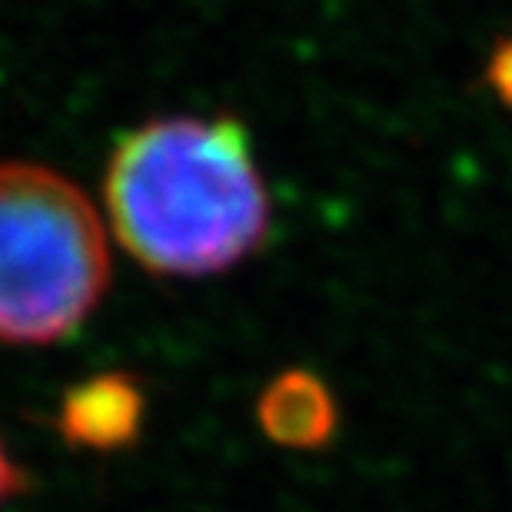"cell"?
I'll return each instance as SVG.
<instances>
[{"mask_svg": "<svg viewBox=\"0 0 512 512\" xmlns=\"http://www.w3.org/2000/svg\"><path fill=\"white\" fill-rule=\"evenodd\" d=\"M107 220L143 270L173 280L227 273L263 250L273 203L237 117H153L117 143Z\"/></svg>", "mask_w": 512, "mask_h": 512, "instance_id": "1", "label": "cell"}, {"mask_svg": "<svg viewBox=\"0 0 512 512\" xmlns=\"http://www.w3.org/2000/svg\"><path fill=\"white\" fill-rule=\"evenodd\" d=\"M107 286V227L87 193L44 163H0V343L67 340Z\"/></svg>", "mask_w": 512, "mask_h": 512, "instance_id": "2", "label": "cell"}, {"mask_svg": "<svg viewBox=\"0 0 512 512\" xmlns=\"http://www.w3.org/2000/svg\"><path fill=\"white\" fill-rule=\"evenodd\" d=\"M147 393L133 373H97L74 383L60 399L57 429L70 446L90 453H117L140 439Z\"/></svg>", "mask_w": 512, "mask_h": 512, "instance_id": "3", "label": "cell"}, {"mask_svg": "<svg viewBox=\"0 0 512 512\" xmlns=\"http://www.w3.org/2000/svg\"><path fill=\"white\" fill-rule=\"evenodd\" d=\"M256 423L286 449H316L336 433V403L320 376L286 370L266 383L256 403Z\"/></svg>", "mask_w": 512, "mask_h": 512, "instance_id": "4", "label": "cell"}, {"mask_svg": "<svg viewBox=\"0 0 512 512\" xmlns=\"http://www.w3.org/2000/svg\"><path fill=\"white\" fill-rule=\"evenodd\" d=\"M27 489V473L24 466L17 463L14 456H10V449L4 443V436H0V506L7 503V499L20 496Z\"/></svg>", "mask_w": 512, "mask_h": 512, "instance_id": "5", "label": "cell"}, {"mask_svg": "<svg viewBox=\"0 0 512 512\" xmlns=\"http://www.w3.org/2000/svg\"><path fill=\"white\" fill-rule=\"evenodd\" d=\"M489 80H493V87L499 90V97H503L506 104H512V37L496 50L493 67H489Z\"/></svg>", "mask_w": 512, "mask_h": 512, "instance_id": "6", "label": "cell"}]
</instances>
